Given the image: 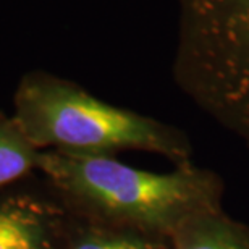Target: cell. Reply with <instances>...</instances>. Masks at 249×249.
Segmentation results:
<instances>
[{"mask_svg": "<svg viewBox=\"0 0 249 249\" xmlns=\"http://www.w3.org/2000/svg\"><path fill=\"white\" fill-rule=\"evenodd\" d=\"M37 168L89 222L168 240L194 213L222 207L220 177L193 163L152 173L110 156L52 149L39 152Z\"/></svg>", "mask_w": 249, "mask_h": 249, "instance_id": "cell-1", "label": "cell"}, {"mask_svg": "<svg viewBox=\"0 0 249 249\" xmlns=\"http://www.w3.org/2000/svg\"><path fill=\"white\" fill-rule=\"evenodd\" d=\"M13 118L36 149L101 156L134 149L159 154L175 167L193 163L191 142L181 129L107 104L46 73L21 81Z\"/></svg>", "mask_w": 249, "mask_h": 249, "instance_id": "cell-2", "label": "cell"}, {"mask_svg": "<svg viewBox=\"0 0 249 249\" xmlns=\"http://www.w3.org/2000/svg\"><path fill=\"white\" fill-rule=\"evenodd\" d=\"M181 92L249 146V0H178Z\"/></svg>", "mask_w": 249, "mask_h": 249, "instance_id": "cell-3", "label": "cell"}, {"mask_svg": "<svg viewBox=\"0 0 249 249\" xmlns=\"http://www.w3.org/2000/svg\"><path fill=\"white\" fill-rule=\"evenodd\" d=\"M55 220L46 207L26 199L0 202V249H53Z\"/></svg>", "mask_w": 249, "mask_h": 249, "instance_id": "cell-4", "label": "cell"}, {"mask_svg": "<svg viewBox=\"0 0 249 249\" xmlns=\"http://www.w3.org/2000/svg\"><path fill=\"white\" fill-rule=\"evenodd\" d=\"M172 249H249V227L231 218L223 207L186 218L170 236Z\"/></svg>", "mask_w": 249, "mask_h": 249, "instance_id": "cell-5", "label": "cell"}, {"mask_svg": "<svg viewBox=\"0 0 249 249\" xmlns=\"http://www.w3.org/2000/svg\"><path fill=\"white\" fill-rule=\"evenodd\" d=\"M68 249H172V245L168 238L88 220L71 233Z\"/></svg>", "mask_w": 249, "mask_h": 249, "instance_id": "cell-6", "label": "cell"}, {"mask_svg": "<svg viewBox=\"0 0 249 249\" xmlns=\"http://www.w3.org/2000/svg\"><path fill=\"white\" fill-rule=\"evenodd\" d=\"M39 149L31 144L15 118L0 113V188L37 168Z\"/></svg>", "mask_w": 249, "mask_h": 249, "instance_id": "cell-7", "label": "cell"}]
</instances>
